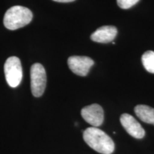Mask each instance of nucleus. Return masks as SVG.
I'll use <instances>...</instances> for the list:
<instances>
[{
  "mask_svg": "<svg viewBox=\"0 0 154 154\" xmlns=\"http://www.w3.org/2000/svg\"><path fill=\"white\" fill-rule=\"evenodd\" d=\"M31 90L35 97H40L45 91L47 84V74L41 63H36L31 67Z\"/></svg>",
  "mask_w": 154,
  "mask_h": 154,
  "instance_id": "3",
  "label": "nucleus"
},
{
  "mask_svg": "<svg viewBox=\"0 0 154 154\" xmlns=\"http://www.w3.org/2000/svg\"><path fill=\"white\" fill-rule=\"evenodd\" d=\"M81 114L83 119L93 127L100 126L103 122V110L101 106L96 103L83 108Z\"/></svg>",
  "mask_w": 154,
  "mask_h": 154,
  "instance_id": "6",
  "label": "nucleus"
},
{
  "mask_svg": "<svg viewBox=\"0 0 154 154\" xmlns=\"http://www.w3.org/2000/svg\"><path fill=\"white\" fill-rule=\"evenodd\" d=\"M83 138L92 149L100 153L111 154L114 151V142L110 136L97 127L86 128L84 131Z\"/></svg>",
  "mask_w": 154,
  "mask_h": 154,
  "instance_id": "1",
  "label": "nucleus"
},
{
  "mask_svg": "<svg viewBox=\"0 0 154 154\" xmlns=\"http://www.w3.org/2000/svg\"><path fill=\"white\" fill-rule=\"evenodd\" d=\"M69 69L74 74L80 76H86L94 65V61L90 57L72 56L67 61Z\"/></svg>",
  "mask_w": 154,
  "mask_h": 154,
  "instance_id": "5",
  "label": "nucleus"
},
{
  "mask_svg": "<svg viewBox=\"0 0 154 154\" xmlns=\"http://www.w3.org/2000/svg\"><path fill=\"white\" fill-rule=\"evenodd\" d=\"M142 63L148 72L154 74V51H147L142 55Z\"/></svg>",
  "mask_w": 154,
  "mask_h": 154,
  "instance_id": "10",
  "label": "nucleus"
},
{
  "mask_svg": "<svg viewBox=\"0 0 154 154\" xmlns=\"http://www.w3.org/2000/svg\"><path fill=\"white\" fill-rule=\"evenodd\" d=\"M120 121L128 134L136 138H142L145 136V131L136 119L128 113L121 116Z\"/></svg>",
  "mask_w": 154,
  "mask_h": 154,
  "instance_id": "7",
  "label": "nucleus"
},
{
  "mask_svg": "<svg viewBox=\"0 0 154 154\" xmlns=\"http://www.w3.org/2000/svg\"><path fill=\"white\" fill-rule=\"evenodd\" d=\"M53 1L57 2H62V3H67V2H72L75 0H53Z\"/></svg>",
  "mask_w": 154,
  "mask_h": 154,
  "instance_id": "12",
  "label": "nucleus"
},
{
  "mask_svg": "<svg viewBox=\"0 0 154 154\" xmlns=\"http://www.w3.org/2000/svg\"><path fill=\"white\" fill-rule=\"evenodd\" d=\"M5 74L7 84L12 88L19 85L22 79V67L21 61L17 57L8 58L5 63Z\"/></svg>",
  "mask_w": 154,
  "mask_h": 154,
  "instance_id": "4",
  "label": "nucleus"
},
{
  "mask_svg": "<svg viewBox=\"0 0 154 154\" xmlns=\"http://www.w3.org/2000/svg\"><path fill=\"white\" fill-rule=\"evenodd\" d=\"M136 115L146 124L154 125V109L146 105H138L135 107Z\"/></svg>",
  "mask_w": 154,
  "mask_h": 154,
  "instance_id": "9",
  "label": "nucleus"
},
{
  "mask_svg": "<svg viewBox=\"0 0 154 154\" xmlns=\"http://www.w3.org/2000/svg\"><path fill=\"white\" fill-rule=\"evenodd\" d=\"M33 18L32 11L22 6H14L9 8L4 17V24L10 30H16L29 24Z\"/></svg>",
  "mask_w": 154,
  "mask_h": 154,
  "instance_id": "2",
  "label": "nucleus"
},
{
  "mask_svg": "<svg viewBox=\"0 0 154 154\" xmlns=\"http://www.w3.org/2000/svg\"><path fill=\"white\" fill-rule=\"evenodd\" d=\"M140 0H117V4L120 8L128 9L136 5Z\"/></svg>",
  "mask_w": 154,
  "mask_h": 154,
  "instance_id": "11",
  "label": "nucleus"
},
{
  "mask_svg": "<svg viewBox=\"0 0 154 154\" xmlns=\"http://www.w3.org/2000/svg\"><path fill=\"white\" fill-rule=\"evenodd\" d=\"M117 35V29L113 26H103L96 30L91 36L92 41L98 43H109Z\"/></svg>",
  "mask_w": 154,
  "mask_h": 154,
  "instance_id": "8",
  "label": "nucleus"
}]
</instances>
